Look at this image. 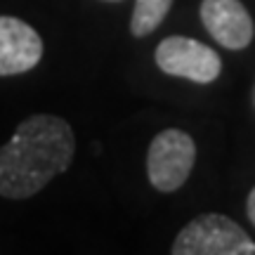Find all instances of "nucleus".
Instances as JSON below:
<instances>
[{"label":"nucleus","mask_w":255,"mask_h":255,"mask_svg":"<svg viewBox=\"0 0 255 255\" xmlns=\"http://www.w3.org/2000/svg\"><path fill=\"white\" fill-rule=\"evenodd\" d=\"M76 151L71 126L52 114L21 121L0 146V196L24 201L69 170Z\"/></svg>","instance_id":"nucleus-1"},{"label":"nucleus","mask_w":255,"mask_h":255,"mask_svg":"<svg viewBox=\"0 0 255 255\" xmlns=\"http://www.w3.org/2000/svg\"><path fill=\"white\" fill-rule=\"evenodd\" d=\"M173 255H255V241L227 215L208 213L175 237Z\"/></svg>","instance_id":"nucleus-2"},{"label":"nucleus","mask_w":255,"mask_h":255,"mask_svg":"<svg viewBox=\"0 0 255 255\" xmlns=\"http://www.w3.org/2000/svg\"><path fill=\"white\" fill-rule=\"evenodd\" d=\"M196 161V144L184 130L168 128L151 139L146 154V175L158 191H177L187 182Z\"/></svg>","instance_id":"nucleus-3"},{"label":"nucleus","mask_w":255,"mask_h":255,"mask_svg":"<svg viewBox=\"0 0 255 255\" xmlns=\"http://www.w3.org/2000/svg\"><path fill=\"white\" fill-rule=\"evenodd\" d=\"M156 66L168 76L187 78L194 83H213L222 71L218 52L213 47L203 45L194 38L170 36L161 40L156 47Z\"/></svg>","instance_id":"nucleus-4"},{"label":"nucleus","mask_w":255,"mask_h":255,"mask_svg":"<svg viewBox=\"0 0 255 255\" xmlns=\"http://www.w3.org/2000/svg\"><path fill=\"white\" fill-rule=\"evenodd\" d=\"M43 57V38L17 17L0 14V76L31 71Z\"/></svg>","instance_id":"nucleus-5"},{"label":"nucleus","mask_w":255,"mask_h":255,"mask_svg":"<svg viewBox=\"0 0 255 255\" xmlns=\"http://www.w3.org/2000/svg\"><path fill=\"white\" fill-rule=\"evenodd\" d=\"M201 21L210 36L227 50H244L253 40V19L241 0H203Z\"/></svg>","instance_id":"nucleus-6"},{"label":"nucleus","mask_w":255,"mask_h":255,"mask_svg":"<svg viewBox=\"0 0 255 255\" xmlns=\"http://www.w3.org/2000/svg\"><path fill=\"white\" fill-rule=\"evenodd\" d=\"M173 7V0H135L130 33L135 38H144L163 24L168 12Z\"/></svg>","instance_id":"nucleus-7"},{"label":"nucleus","mask_w":255,"mask_h":255,"mask_svg":"<svg viewBox=\"0 0 255 255\" xmlns=\"http://www.w3.org/2000/svg\"><path fill=\"white\" fill-rule=\"evenodd\" d=\"M246 210H248V220L255 225V187L251 189V194H248V203H246Z\"/></svg>","instance_id":"nucleus-8"},{"label":"nucleus","mask_w":255,"mask_h":255,"mask_svg":"<svg viewBox=\"0 0 255 255\" xmlns=\"http://www.w3.org/2000/svg\"><path fill=\"white\" fill-rule=\"evenodd\" d=\"M109 2H116V0H109Z\"/></svg>","instance_id":"nucleus-9"}]
</instances>
